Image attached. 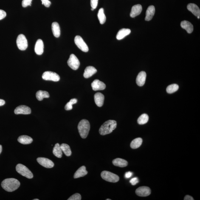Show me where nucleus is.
I'll return each mask as SVG.
<instances>
[{
	"label": "nucleus",
	"instance_id": "obj_36",
	"mask_svg": "<svg viewBox=\"0 0 200 200\" xmlns=\"http://www.w3.org/2000/svg\"><path fill=\"white\" fill-rule=\"evenodd\" d=\"M32 0H23L22 1V6L25 7L31 5Z\"/></svg>",
	"mask_w": 200,
	"mask_h": 200
},
{
	"label": "nucleus",
	"instance_id": "obj_2",
	"mask_svg": "<svg viewBox=\"0 0 200 200\" xmlns=\"http://www.w3.org/2000/svg\"><path fill=\"white\" fill-rule=\"evenodd\" d=\"M117 126V122L114 120L105 122L100 127L99 132L102 135H105L112 132Z\"/></svg>",
	"mask_w": 200,
	"mask_h": 200
},
{
	"label": "nucleus",
	"instance_id": "obj_20",
	"mask_svg": "<svg viewBox=\"0 0 200 200\" xmlns=\"http://www.w3.org/2000/svg\"><path fill=\"white\" fill-rule=\"evenodd\" d=\"M181 26L183 29H185L188 33H191L193 31V25L191 23L187 21H184L181 22Z\"/></svg>",
	"mask_w": 200,
	"mask_h": 200
},
{
	"label": "nucleus",
	"instance_id": "obj_42",
	"mask_svg": "<svg viewBox=\"0 0 200 200\" xmlns=\"http://www.w3.org/2000/svg\"><path fill=\"white\" fill-rule=\"evenodd\" d=\"M184 200H193V198L190 195H186L184 198Z\"/></svg>",
	"mask_w": 200,
	"mask_h": 200
},
{
	"label": "nucleus",
	"instance_id": "obj_17",
	"mask_svg": "<svg viewBox=\"0 0 200 200\" xmlns=\"http://www.w3.org/2000/svg\"><path fill=\"white\" fill-rule=\"evenodd\" d=\"M104 96L102 93L98 92L96 93L94 95V102L96 105L98 107H102L103 105L104 101Z\"/></svg>",
	"mask_w": 200,
	"mask_h": 200
},
{
	"label": "nucleus",
	"instance_id": "obj_22",
	"mask_svg": "<svg viewBox=\"0 0 200 200\" xmlns=\"http://www.w3.org/2000/svg\"><path fill=\"white\" fill-rule=\"evenodd\" d=\"M131 33V30L130 29L123 28L120 29L117 34V39L118 40L123 39L127 35H129Z\"/></svg>",
	"mask_w": 200,
	"mask_h": 200
},
{
	"label": "nucleus",
	"instance_id": "obj_8",
	"mask_svg": "<svg viewBox=\"0 0 200 200\" xmlns=\"http://www.w3.org/2000/svg\"><path fill=\"white\" fill-rule=\"evenodd\" d=\"M74 41L77 47L82 51L85 52H88L89 51V48L87 45L80 36H76Z\"/></svg>",
	"mask_w": 200,
	"mask_h": 200
},
{
	"label": "nucleus",
	"instance_id": "obj_19",
	"mask_svg": "<svg viewBox=\"0 0 200 200\" xmlns=\"http://www.w3.org/2000/svg\"><path fill=\"white\" fill-rule=\"evenodd\" d=\"M187 9L191 12L195 16L198 17L200 16V10L199 7L196 4H190L187 6Z\"/></svg>",
	"mask_w": 200,
	"mask_h": 200
},
{
	"label": "nucleus",
	"instance_id": "obj_34",
	"mask_svg": "<svg viewBox=\"0 0 200 200\" xmlns=\"http://www.w3.org/2000/svg\"><path fill=\"white\" fill-rule=\"evenodd\" d=\"M77 100L75 98L71 99L69 102L67 103L65 106V109L67 111H69L72 109V105L77 103Z\"/></svg>",
	"mask_w": 200,
	"mask_h": 200
},
{
	"label": "nucleus",
	"instance_id": "obj_43",
	"mask_svg": "<svg viewBox=\"0 0 200 200\" xmlns=\"http://www.w3.org/2000/svg\"><path fill=\"white\" fill-rule=\"evenodd\" d=\"M5 102L4 100H3L0 99V106H2L3 105L5 104Z\"/></svg>",
	"mask_w": 200,
	"mask_h": 200
},
{
	"label": "nucleus",
	"instance_id": "obj_24",
	"mask_svg": "<svg viewBox=\"0 0 200 200\" xmlns=\"http://www.w3.org/2000/svg\"><path fill=\"white\" fill-rule=\"evenodd\" d=\"M18 141L19 142L24 145H28L33 142L32 138L27 135H22L18 138Z\"/></svg>",
	"mask_w": 200,
	"mask_h": 200
},
{
	"label": "nucleus",
	"instance_id": "obj_39",
	"mask_svg": "<svg viewBox=\"0 0 200 200\" xmlns=\"http://www.w3.org/2000/svg\"><path fill=\"white\" fill-rule=\"evenodd\" d=\"M139 182L138 179L136 177L132 178V179H131V180L130 181V182L131 183V184H132V185H136V184H137Z\"/></svg>",
	"mask_w": 200,
	"mask_h": 200
},
{
	"label": "nucleus",
	"instance_id": "obj_25",
	"mask_svg": "<svg viewBox=\"0 0 200 200\" xmlns=\"http://www.w3.org/2000/svg\"><path fill=\"white\" fill-rule=\"evenodd\" d=\"M112 163L115 166L122 167H126L128 165V162L126 161L119 158L114 159Z\"/></svg>",
	"mask_w": 200,
	"mask_h": 200
},
{
	"label": "nucleus",
	"instance_id": "obj_33",
	"mask_svg": "<svg viewBox=\"0 0 200 200\" xmlns=\"http://www.w3.org/2000/svg\"><path fill=\"white\" fill-rule=\"evenodd\" d=\"M179 86L177 84H173L167 87V91L168 94H172L177 91L179 89Z\"/></svg>",
	"mask_w": 200,
	"mask_h": 200
},
{
	"label": "nucleus",
	"instance_id": "obj_32",
	"mask_svg": "<svg viewBox=\"0 0 200 200\" xmlns=\"http://www.w3.org/2000/svg\"><path fill=\"white\" fill-rule=\"evenodd\" d=\"M149 117L148 114H143L138 119V123L139 125H144L147 123Z\"/></svg>",
	"mask_w": 200,
	"mask_h": 200
},
{
	"label": "nucleus",
	"instance_id": "obj_29",
	"mask_svg": "<svg viewBox=\"0 0 200 200\" xmlns=\"http://www.w3.org/2000/svg\"><path fill=\"white\" fill-rule=\"evenodd\" d=\"M143 140L141 138H137L132 141L131 143V148L135 149L139 148L141 145Z\"/></svg>",
	"mask_w": 200,
	"mask_h": 200
},
{
	"label": "nucleus",
	"instance_id": "obj_1",
	"mask_svg": "<svg viewBox=\"0 0 200 200\" xmlns=\"http://www.w3.org/2000/svg\"><path fill=\"white\" fill-rule=\"evenodd\" d=\"M20 183L15 178H7L1 182V186L6 191L12 192L16 190L20 187Z\"/></svg>",
	"mask_w": 200,
	"mask_h": 200
},
{
	"label": "nucleus",
	"instance_id": "obj_9",
	"mask_svg": "<svg viewBox=\"0 0 200 200\" xmlns=\"http://www.w3.org/2000/svg\"><path fill=\"white\" fill-rule=\"evenodd\" d=\"M42 77L43 80L58 82L60 80V77L58 74L51 71H46L43 74Z\"/></svg>",
	"mask_w": 200,
	"mask_h": 200
},
{
	"label": "nucleus",
	"instance_id": "obj_38",
	"mask_svg": "<svg viewBox=\"0 0 200 200\" xmlns=\"http://www.w3.org/2000/svg\"><path fill=\"white\" fill-rule=\"evenodd\" d=\"M42 4H44L45 7H50L51 3L49 0H41Z\"/></svg>",
	"mask_w": 200,
	"mask_h": 200
},
{
	"label": "nucleus",
	"instance_id": "obj_41",
	"mask_svg": "<svg viewBox=\"0 0 200 200\" xmlns=\"http://www.w3.org/2000/svg\"><path fill=\"white\" fill-rule=\"evenodd\" d=\"M133 173L131 172H128L125 173V178H129L132 176Z\"/></svg>",
	"mask_w": 200,
	"mask_h": 200
},
{
	"label": "nucleus",
	"instance_id": "obj_23",
	"mask_svg": "<svg viewBox=\"0 0 200 200\" xmlns=\"http://www.w3.org/2000/svg\"><path fill=\"white\" fill-rule=\"evenodd\" d=\"M88 173V171L86 170V167L84 166H83L79 168L75 172L74 175V178L76 179L84 176L87 174Z\"/></svg>",
	"mask_w": 200,
	"mask_h": 200
},
{
	"label": "nucleus",
	"instance_id": "obj_44",
	"mask_svg": "<svg viewBox=\"0 0 200 200\" xmlns=\"http://www.w3.org/2000/svg\"><path fill=\"white\" fill-rule=\"evenodd\" d=\"M1 151H2V146L1 145H0V154L1 153Z\"/></svg>",
	"mask_w": 200,
	"mask_h": 200
},
{
	"label": "nucleus",
	"instance_id": "obj_31",
	"mask_svg": "<svg viewBox=\"0 0 200 200\" xmlns=\"http://www.w3.org/2000/svg\"><path fill=\"white\" fill-rule=\"evenodd\" d=\"M62 151L63 152L66 156H70L72 154V152L70 147L67 144L63 143L60 145Z\"/></svg>",
	"mask_w": 200,
	"mask_h": 200
},
{
	"label": "nucleus",
	"instance_id": "obj_40",
	"mask_svg": "<svg viewBox=\"0 0 200 200\" xmlns=\"http://www.w3.org/2000/svg\"><path fill=\"white\" fill-rule=\"evenodd\" d=\"M6 15H7L6 12L0 9V20L5 18Z\"/></svg>",
	"mask_w": 200,
	"mask_h": 200
},
{
	"label": "nucleus",
	"instance_id": "obj_30",
	"mask_svg": "<svg viewBox=\"0 0 200 200\" xmlns=\"http://www.w3.org/2000/svg\"><path fill=\"white\" fill-rule=\"evenodd\" d=\"M97 17L101 24H104L106 21V17L105 16L103 8H100L97 14Z\"/></svg>",
	"mask_w": 200,
	"mask_h": 200
},
{
	"label": "nucleus",
	"instance_id": "obj_46",
	"mask_svg": "<svg viewBox=\"0 0 200 200\" xmlns=\"http://www.w3.org/2000/svg\"><path fill=\"white\" fill-rule=\"evenodd\" d=\"M39 200V199H33V200Z\"/></svg>",
	"mask_w": 200,
	"mask_h": 200
},
{
	"label": "nucleus",
	"instance_id": "obj_6",
	"mask_svg": "<svg viewBox=\"0 0 200 200\" xmlns=\"http://www.w3.org/2000/svg\"><path fill=\"white\" fill-rule=\"evenodd\" d=\"M17 46L20 50H25L28 46V43L26 37L23 34H20L17 38Z\"/></svg>",
	"mask_w": 200,
	"mask_h": 200
},
{
	"label": "nucleus",
	"instance_id": "obj_7",
	"mask_svg": "<svg viewBox=\"0 0 200 200\" xmlns=\"http://www.w3.org/2000/svg\"><path fill=\"white\" fill-rule=\"evenodd\" d=\"M68 64L71 69L74 70H77L80 66V62L77 57L72 54L70 56L69 59L67 62Z\"/></svg>",
	"mask_w": 200,
	"mask_h": 200
},
{
	"label": "nucleus",
	"instance_id": "obj_16",
	"mask_svg": "<svg viewBox=\"0 0 200 200\" xmlns=\"http://www.w3.org/2000/svg\"><path fill=\"white\" fill-rule=\"evenodd\" d=\"M44 44L42 41L41 39H38L36 43L35 51L36 53L38 55H41L43 52Z\"/></svg>",
	"mask_w": 200,
	"mask_h": 200
},
{
	"label": "nucleus",
	"instance_id": "obj_47",
	"mask_svg": "<svg viewBox=\"0 0 200 200\" xmlns=\"http://www.w3.org/2000/svg\"><path fill=\"white\" fill-rule=\"evenodd\" d=\"M110 199H107L106 200H111Z\"/></svg>",
	"mask_w": 200,
	"mask_h": 200
},
{
	"label": "nucleus",
	"instance_id": "obj_5",
	"mask_svg": "<svg viewBox=\"0 0 200 200\" xmlns=\"http://www.w3.org/2000/svg\"><path fill=\"white\" fill-rule=\"evenodd\" d=\"M101 176L102 179L111 182H117L119 180V177L117 175L109 171L102 172L101 173Z\"/></svg>",
	"mask_w": 200,
	"mask_h": 200
},
{
	"label": "nucleus",
	"instance_id": "obj_11",
	"mask_svg": "<svg viewBox=\"0 0 200 200\" xmlns=\"http://www.w3.org/2000/svg\"><path fill=\"white\" fill-rule=\"evenodd\" d=\"M136 194L139 196L145 197L149 196L151 193L149 187H141L136 190Z\"/></svg>",
	"mask_w": 200,
	"mask_h": 200
},
{
	"label": "nucleus",
	"instance_id": "obj_4",
	"mask_svg": "<svg viewBox=\"0 0 200 200\" xmlns=\"http://www.w3.org/2000/svg\"><path fill=\"white\" fill-rule=\"evenodd\" d=\"M16 171L22 176L28 179H32L33 178V173L28 168L22 164H18L16 165Z\"/></svg>",
	"mask_w": 200,
	"mask_h": 200
},
{
	"label": "nucleus",
	"instance_id": "obj_28",
	"mask_svg": "<svg viewBox=\"0 0 200 200\" xmlns=\"http://www.w3.org/2000/svg\"><path fill=\"white\" fill-rule=\"evenodd\" d=\"M49 93L47 91H39L36 93V98L39 101H41L45 98H49Z\"/></svg>",
	"mask_w": 200,
	"mask_h": 200
},
{
	"label": "nucleus",
	"instance_id": "obj_35",
	"mask_svg": "<svg viewBox=\"0 0 200 200\" xmlns=\"http://www.w3.org/2000/svg\"><path fill=\"white\" fill-rule=\"evenodd\" d=\"M81 199V195L78 193L74 194L71 196L68 200H80Z\"/></svg>",
	"mask_w": 200,
	"mask_h": 200
},
{
	"label": "nucleus",
	"instance_id": "obj_18",
	"mask_svg": "<svg viewBox=\"0 0 200 200\" xmlns=\"http://www.w3.org/2000/svg\"><path fill=\"white\" fill-rule=\"evenodd\" d=\"M97 70L92 66L87 67L85 70L83 76L85 78H89L97 72Z\"/></svg>",
	"mask_w": 200,
	"mask_h": 200
},
{
	"label": "nucleus",
	"instance_id": "obj_26",
	"mask_svg": "<svg viewBox=\"0 0 200 200\" xmlns=\"http://www.w3.org/2000/svg\"><path fill=\"white\" fill-rule=\"evenodd\" d=\"M52 30L54 36L58 38L60 35V30L59 25L58 23L54 22L52 25Z\"/></svg>",
	"mask_w": 200,
	"mask_h": 200
},
{
	"label": "nucleus",
	"instance_id": "obj_13",
	"mask_svg": "<svg viewBox=\"0 0 200 200\" xmlns=\"http://www.w3.org/2000/svg\"><path fill=\"white\" fill-rule=\"evenodd\" d=\"M91 86L94 91L103 90L106 88V85L98 80H94L91 84Z\"/></svg>",
	"mask_w": 200,
	"mask_h": 200
},
{
	"label": "nucleus",
	"instance_id": "obj_12",
	"mask_svg": "<svg viewBox=\"0 0 200 200\" xmlns=\"http://www.w3.org/2000/svg\"><path fill=\"white\" fill-rule=\"evenodd\" d=\"M15 114H30L31 113V110L28 106L25 105H20L17 107L14 111Z\"/></svg>",
	"mask_w": 200,
	"mask_h": 200
},
{
	"label": "nucleus",
	"instance_id": "obj_27",
	"mask_svg": "<svg viewBox=\"0 0 200 200\" xmlns=\"http://www.w3.org/2000/svg\"><path fill=\"white\" fill-rule=\"evenodd\" d=\"M53 153L54 155L58 158H61L62 156V151L59 144L57 143L55 144L53 150Z\"/></svg>",
	"mask_w": 200,
	"mask_h": 200
},
{
	"label": "nucleus",
	"instance_id": "obj_37",
	"mask_svg": "<svg viewBox=\"0 0 200 200\" xmlns=\"http://www.w3.org/2000/svg\"><path fill=\"white\" fill-rule=\"evenodd\" d=\"M98 0H91V4L92 8L95 9L98 4Z\"/></svg>",
	"mask_w": 200,
	"mask_h": 200
},
{
	"label": "nucleus",
	"instance_id": "obj_21",
	"mask_svg": "<svg viewBox=\"0 0 200 200\" xmlns=\"http://www.w3.org/2000/svg\"><path fill=\"white\" fill-rule=\"evenodd\" d=\"M155 13V7L154 6H149L147 9L146 14L145 21H150L152 19Z\"/></svg>",
	"mask_w": 200,
	"mask_h": 200
},
{
	"label": "nucleus",
	"instance_id": "obj_14",
	"mask_svg": "<svg viewBox=\"0 0 200 200\" xmlns=\"http://www.w3.org/2000/svg\"><path fill=\"white\" fill-rule=\"evenodd\" d=\"M146 74L144 71H142L138 75L136 79V83L139 86H142L145 84Z\"/></svg>",
	"mask_w": 200,
	"mask_h": 200
},
{
	"label": "nucleus",
	"instance_id": "obj_3",
	"mask_svg": "<svg viewBox=\"0 0 200 200\" xmlns=\"http://www.w3.org/2000/svg\"><path fill=\"white\" fill-rule=\"evenodd\" d=\"M79 133L82 138L85 139L87 137L90 129V124L86 119H83L79 123L78 125Z\"/></svg>",
	"mask_w": 200,
	"mask_h": 200
},
{
	"label": "nucleus",
	"instance_id": "obj_15",
	"mask_svg": "<svg viewBox=\"0 0 200 200\" xmlns=\"http://www.w3.org/2000/svg\"><path fill=\"white\" fill-rule=\"evenodd\" d=\"M142 10L141 5L140 4H136L133 6L131 9L130 16L132 18H135L140 14Z\"/></svg>",
	"mask_w": 200,
	"mask_h": 200
},
{
	"label": "nucleus",
	"instance_id": "obj_45",
	"mask_svg": "<svg viewBox=\"0 0 200 200\" xmlns=\"http://www.w3.org/2000/svg\"><path fill=\"white\" fill-rule=\"evenodd\" d=\"M94 10V9L93 8H92V9H91V10Z\"/></svg>",
	"mask_w": 200,
	"mask_h": 200
},
{
	"label": "nucleus",
	"instance_id": "obj_10",
	"mask_svg": "<svg viewBox=\"0 0 200 200\" xmlns=\"http://www.w3.org/2000/svg\"><path fill=\"white\" fill-rule=\"evenodd\" d=\"M37 161L42 166L47 168H51L54 166V162L46 158L40 157L37 159Z\"/></svg>",
	"mask_w": 200,
	"mask_h": 200
}]
</instances>
